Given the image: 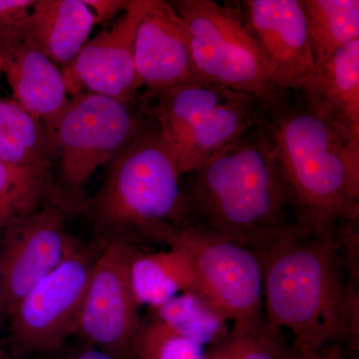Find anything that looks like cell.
I'll list each match as a JSON object with an SVG mask.
<instances>
[{
	"label": "cell",
	"instance_id": "cell-10",
	"mask_svg": "<svg viewBox=\"0 0 359 359\" xmlns=\"http://www.w3.org/2000/svg\"><path fill=\"white\" fill-rule=\"evenodd\" d=\"M95 259L88 250L73 245L65 261L18 302L9 314L18 353L52 351L77 332Z\"/></svg>",
	"mask_w": 359,
	"mask_h": 359
},
{
	"label": "cell",
	"instance_id": "cell-25",
	"mask_svg": "<svg viewBox=\"0 0 359 359\" xmlns=\"http://www.w3.org/2000/svg\"><path fill=\"white\" fill-rule=\"evenodd\" d=\"M0 163L9 166L49 170L51 163L23 147L8 135L0 131Z\"/></svg>",
	"mask_w": 359,
	"mask_h": 359
},
{
	"label": "cell",
	"instance_id": "cell-32",
	"mask_svg": "<svg viewBox=\"0 0 359 359\" xmlns=\"http://www.w3.org/2000/svg\"><path fill=\"white\" fill-rule=\"evenodd\" d=\"M2 73V68H1V59H0V75H1Z\"/></svg>",
	"mask_w": 359,
	"mask_h": 359
},
{
	"label": "cell",
	"instance_id": "cell-6",
	"mask_svg": "<svg viewBox=\"0 0 359 359\" xmlns=\"http://www.w3.org/2000/svg\"><path fill=\"white\" fill-rule=\"evenodd\" d=\"M198 79L254 97L259 106L283 93L235 1L176 0Z\"/></svg>",
	"mask_w": 359,
	"mask_h": 359
},
{
	"label": "cell",
	"instance_id": "cell-28",
	"mask_svg": "<svg viewBox=\"0 0 359 359\" xmlns=\"http://www.w3.org/2000/svg\"><path fill=\"white\" fill-rule=\"evenodd\" d=\"M289 359H344L340 355L339 351H321L318 353H297L292 348Z\"/></svg>",
	"mask_w": 359,
	"mask_h": 359
},
{
	"label": "cell",
	"instance_id": "cell-31",
	"mask_svg": "<svg viewBox=\"0 0 359 359\" xmlns=\"http://www.w3.org/2000/svg\"><path fill=\"white\" fill-rule=\"evenodd\" d=\"M0 359H9L8 355H7L6 351L0 347Z\"/></svg>",
	"mask_w": 359,
	"mask_h": 359
},
{
	"label": "cell",
	"instance_id": "cell-14",
	"mask_svg": "<svg viewBox=\"0 0 359 359\" xmlns=\"http://www.w3.org/2000/svg\"><path fill=\"white\" fill-rule=\"evenodd\" d=\"M135 66L146 97L199 80L194 71L183 20L165 0H143L134 40Z\"/></svg>",
	"mask_w": 359,
	"mask_h": 359
},
{
	"label": "cell",
	"instance_id": "cell-15",
	"mask_svg": "<svg viewBox=\"0 0 359 359\" xmlns=\"http://www.w3.org/2000/svg\"><path fill=\"white\" fill-rule=\"evenodd\" d=\"M20 27L0 33L2 73L14 100L46 128L65 108L69 95L61 68L25 39Z\"/></svg>",
	"mask_w": 359,
	"mask_h": 359
},
{
	"label": "cell",
	"instance_id": "cell-2",
	"mask_svg": "<svg viewBox=\"0 0 359 359\" xmlns=\"http://www.w3.org/2000/svg\"><path fill=\"white\" fill-rule=\"evenodd\" d=\"M261 109L257 126L289 194L295 224L327 231L358 222L359 156L339 132L292 92Z\"/></svg>",
	"mask_w": 359,
	"mask_h": 359
},
{
	"label": "cell",
	"instance_id": "cell-12",
	"mask_svg": "<svg viewBox=\"0 0 359 359\" xmlns=\"http://www.w3.org/2000/svg\"><path fill=\"white\" fill-rule=\"evenodd\" d=\"M142 9L143 0H131L112 27L88 40L76 57L61 69L69 97L93 93L127 104L137 102L141 87L134 40Z\"/></svg>",
	"mask_w": 359,
	"mask_h": 359
},
{
	"label": "cell",
	"instance_id": "cell-5",
	"mask_svg": "<svg viewBox=\"0 0 359 359\" xmlns=\"http://www.w3.org/2000/svg\"><path fill=\"white\" fill-rule=\"evenodd\" d=\"M152 99L149 115L181 175L222 154L261 120V106L254 97L203 80L178 85Z\"/></svg>",
	"mask_w": 359,
	"mask_h": 359
},
{
	"label": "cell",
	"instance_id": "cell-7",
	"mask_svg": "<svg viewBox=\"0 0 359 359\" xmlns=\"http://www.w3.org/2000/svg\"><path fill=\"white\" fill-rule=\"evenodd\" d=\"M148 122L134 104L93 93L69 97L44 128L49 157L58 161V196L53 203L62 208L65 201L78 199L97 170L110 164Z\"/></svg>",
	"mask_w": 359,
	"mask_h": 359
},
{
	"label": "cell",
	"instance_id": "cell-3",
	"mask_svg": "<svg viewBox=\"0 0 359 359\" xmlns=\"http://www.w3.org/2000/svg\"><path fill=\"white\" fill-rule=\"evenodd\" d=\"M190 175L183 190L188 224L254 252L295 224L289 194L259 126Z\"/></svg>",
	"mask_w": 359,
	"mask_h": 359
},
{
	"label": "cell",
	"instance_id": "cell-8",
	"mask_svg": "<svg viewBox=\"0 0 359 359\" xmlns=\"http://www.w3.org/2000/svg\"><path fill=\"white\" fill-rule=\"evenodd\" d=\"M179 250L190 264L194 294L233 323L266 320L256 252L192 224H158L144 233Z\"/></svg>",
	"mask_w": 359,
	"mask_h": 359
},
{
	"label": "cell",
	"instance_id": "cell-16",
	"mask_svg": "<svg viewBox=\"0 0 359 359\" xmlns=\"http://www.w3.org/2000/svg\"><path fill=\"white\" fill-rule=\"evenodd\" d=\"M302 102L330 123L359 156V39L335 52L299 92Z\"/></svg>",
	"mask_w": 359,
	"mask_h": 359
},
{
	"label": "cell",
	"instance_id": "cell-1",
	"mask_svg": "<svg viewBox=\"0 0 359 359\" xmlns=\"http://www.w3.org/2000/svg\"><path fill=\"white\" fill-rule=\"evenodd\" d=\"M344 224L327 231L294 224L256 252L264 318L271 327L289 330L297 353H318L334 341L358 340V278L346 276Z\"/></svg>",
	"mask_w": 359,
	"mask_h": 359
},
{
	"label": "cell",
	"instance_id": "cell-21",
	"mask_svg": "<svg viewBox=\"0 0 359 359\" xmlns=\"http://www.w3.org/2000/svg\"><path fill=\"white\" fill-rule=\"evenodd\" d=\"M49 170L9 166L0 163V231L41 208L50 193Z\"/></svg>",
	"mask_w": 359,
	"mask_h": 359
},
{
	"label": "cell",
	"instance_id": "cell-26",
	"mask_svg": "<svg viewBox=\"0 0 359 359\" xmlns=\"http://www.w3.org/2000/svg\"><path fill=\"white\" fill-rule=\"evenodd\" d=\"M34 4L35 0H0V33L20 27Z\"/></svg>",
	"mask_w": 359,
	"mask_h": 359
},
{
	"label": "cell",
	"instance_id": "cell-4",
	"mask_svg": "<svg viewBox=\"0 0 359 359\" xmlns=\"http://www.w3.org/2000/svg\"><path fill=\"white\" fill-rule=\"evenodd\" d=\"M181 176L151 118L110 163L103 185L89 204L94 224L106 233L143 235L158 224L187 223Z\"/></svg>",
	"mask_w": 359,
	"mask_h": 359
},
{
	"label": "cell",
	"instance_id": "cell-24",
	"mask_svg": "<svg viewBox=\"0 0 359 359\" xmlns=\"http://www.w3.org/2000/svg\"><path fill=\"white\" fill-rule=\"evenodd\" d=\"M0 131L51 163L43 124L14 99L0 98Z\"/></svg>",
	"mask_w": 359,
	"mask_h": 359
},
{
	"label": "cell",
	"instance_id": "cell-19",
	"mask_svg": "<svg viewBox=\"0 0 359 359\" xmlns=\"http://www.w3.org/2000/svg\"><path fill=\"white\" fill-rule=\"evenodd\" d=\"M309 39L320 66L346 45L359 39L358 0H302Z\"/></svg>",
	"mask_w": 359,
	"mask_h": 359
},
{
	"label": "cell",
	"instance_id": "cell-22",
	"mask_svg": "<svg viewBox=\"0 0 359 359\" xmlns=\"http://www.w3.org/2000/svg\"><path fill=\"white\" fill-rule=\"evenodd\" d=\"M283 330L266 320L233 323L228 334L205 348V359H289Z\"/></svg>",
	"mask_w": 359,
	"mask_h": 359
},
{
	"label": "cell",
	"instance_id": "cell-18",
	"mask_svg": "<svg viewBox=\"0 0 359 359\" xmlns=\"http://www.w3.org/2000/svg\"><path fill=\"white\" fill-rule=\"evenodd\" d=\"M130 282L139 306L155 309L182 292H194L188 259L179 250L157 252L137 250L130 264Z\"/></svg>",
	"mask_w": 359,
	"mask_h": 359
},
{
	"label": "cell",
	"instance_id": "cell-13",
	"mask_svg": "<svg viewBox=\"0 0 359 359\" xmlns=\"http://www.w3.org/2000/svg\"><path fill=\"white\" fill-rule=\"evenodd\" d=\"M235 4L280 88L299 93L316 71L302 0H245Z\"/></svg>",
	"mask_w": 359,
	"mask_h": 359
},
{
	"label": "cell",
	"instance_id": "cell-30",
	"mask_svg": "<svg viewBox=\"0 0 359 359\" xmlns=\"http://www.w3.org/2000/svg\"><path fill=\"white\" fill-rule=\"evenodd\" d=\"M6 313V302H4V283H2L1 273H0V323L2 314Z\"/></svg>",
	"mask_w": 359,
	"mask_h": 359
},
{
	"label": "cell",
	"instance_id": "cell-20",
	"mask_svg": "<svg viewBox=\"0 0 359 359\" xmlns=\"http://www.w3.org/2000/svg\"><path fill=\"white\" fill-rule=\"evenodd\" d=\"M154 311L155 320L172 334L205 347L216 344L230 330L228 320L194 292H182Z\"/></svg>",
	"mask_w": 359,
	"mask_h": 359
},
{
	"label": "cell",
	"instance_id": "cell-27",
	"mask_svg": "<svg viewBox=\"0 0 359 359\" xmlns=\"http://www.w3.org/2000/svg\"><path fill=\"white\" fill-rule=\"evenodd\" d=\"M93 15L97 25L108 22L124 13L131 0H84Z\"/></svg>",
	"mask_w": 359,
	"mask_h": 359
},
{
	"label": "cell",
	"instance_id": "cell-17",
	"mask_svg": "<svg viewBox=\"0 0 359 359\" xmlns=\"http://www.w3.org/2000/svg\"><path fill=\"white\" fill-rule=\"evenodd\" d=\"M95 25L84 0H35L20 32L62 69L76 57Z\"/></svg>",
	"mask_w": 359,
	"mask_h": 359
},
{
	"label": "cell",
	"instance_id": "cell-11",
	"mask_svg": "<svg viewBox=\"0 0 359 359\" xmlns=\"http://www.w3.org/2000/svg\"><path fill=\"white\" fill-rule=\"evenodd\" d=\"M0 273L6 313L65 261L75 243L66 230L65 210L45 205L4 231Z\"/></svg>",
	"mask_w": 359,
	"mask_h": 359
},
{
	"label": "cell",
	"instance_id": "cell-9",
	"mask_svg": "<svg viewBox=\"0 0 359 359\" xmlns=\"http://www.w3.org/2000/svg\"><path fill=\"white\" fill-rule=\"evenodd\" d=\"M136 248L124 240L108 243L90 273L77 332L90 344L117 359L133 358L142 325L130 282Z\"/></svg>",
	"mask_w": 359,
	"mask_h": 359
},
{
	"label": "cell",
	"instance_id": "cell-23",
	"mask_svg": "<svg viewBox=\"0 0 359 359\" xmlns=\"http://www.w3.org/2000/svg\"><path fill=\"white\" fill-rule=\"evenodd\" d=\"M205 348L192 340L172 334L153 320L142 325L133 347L134 359H205Z\"/></svg>",
	"mask_w": 359,
	"mask_h": 359
},
{
	"label": "cell",
	"instance_id": "cell-29",
	"mask_svg": "<svg viewBox=\"0 0 359 359\" xmlns=\"http://www.w3.org/2000/svg\"><path fill=\"white\" fill-rule=\"evenodd\" d=\"M71 359H117L114 358V356L111 355L110 353H106V351H102V349L97 348V347H93V348H87L85 351H81L76 354V355L73 356Z\"/></svg>",
	"mask_w": 359,
	"mask_h": 359
}]
</instances>
